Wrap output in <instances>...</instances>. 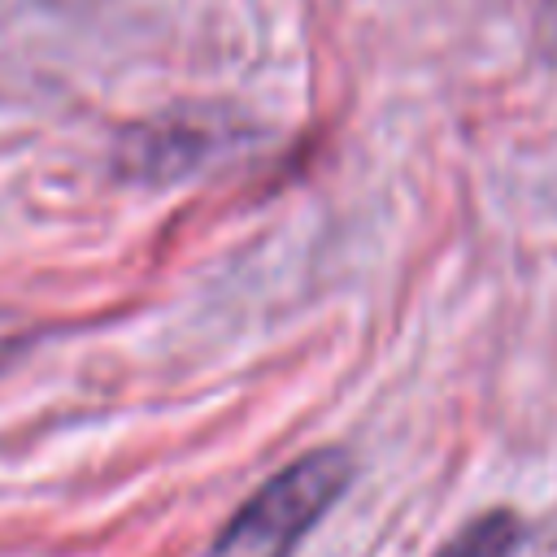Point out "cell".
<instances>
[{
	"instance_id": "cell-1",
	"label": "cell",
	"mask_w": 557,
	"mask_h": 557,
	"mask_svg": "<svg viewBox=\"0 0 557 557\" xmlns=\"http://www.w3.org/2000/svg\"><path fill=\"white\" fill-rule=\"evenodd\" d=\"M352 479L344 448H318L265 479L222 527L209 557H292Z\"/></svg>"
},
{
	"instance_id": "cell-2",
	"label": "cell",
	"mask_w": 557,
	"mask_h": 557,
	"mask_svg": "<svg viewBox=\"0 0 557 557\" xmlns=\"http://www.w3.org/2000/svg\"><path fill=\"white\" fill-rule=\"evenodd\" d=\"M522 544V522L509 509H492L461 527L435 557H513Z\"/></svg>"
},
{
	"instance_id": "cell-3",
	"label": "cell",
	"mask_w": 557,
	"mask_h": 557,
	"mask_svg": "<svg viewBox=\"0 0 557 557\" xmlns=\"http://www.w3.org/2000/svg\"><path fill=\"white\" fill-rule=\"evenodd\" d=\"M535 39L548 57H557V0H544L540 4V17H535Z\"/></svg>"
},
{
	"instance_id": "cell-4",
	"label": "cell",
	"mask_w": 557,
	"mask_h": 557,
	"mask_svg": "<svg viewBox=\"0 0 557 557\" xmlns=\"http://www.w3.org/2000/svg\"><path fill=\"white\" fill-rule=\"evenodd\" d=\"M22 344H26L22 322H17V318H0V366L13 361V357L22 352Z\"/></svg>"
}]
</instances>
